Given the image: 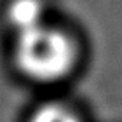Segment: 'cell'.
<instances>
[{
  "label": "cell",
  "instance_id": "6da1fadb",
  "mask_svg": "<svg viewBox=\"0 0 122 122\" xmlns=\"http://www.w3.org/2000/svg\"><path fill=\"white\" fill-rule=\"evenodd\" d=\"M77 61V40L63 28L44 23L16 35L14 63L31 80H61L70 75Z\"/></svg>",
  "mask_w": 122,
  "mask_h": 122
},
{
  "label": "cell",
  "instance_id": "7a4b0ae2",
  "mask_svg": "<svg viewBox=\"0 0 122 122\" xmlns=\"http://www.w3.org/2000/svg\"><path fill=\"white\" fill-rule=\"evenodd\" d=\"M5 18L16 30V35L46 23L44 0H10L5 9Z\"/></svg>",
  "mask_w": 122,
  "mask_h": 122
},
{
  "label": "cell",
  "instance_id": "3957f363",
  "mask_svg": "<svg viewBox=\"0 0 122 122\" xmlns=\"http://www.w3.org/2000/svg\"><path fill=\"white\" fill-rule=\"evenodd\" d=\"M28 122H84L79 112L63 103H46L31 113Z\"/></svg>",
  "mask_w": 122,
  "mask_h": 122
}]
</instances>
